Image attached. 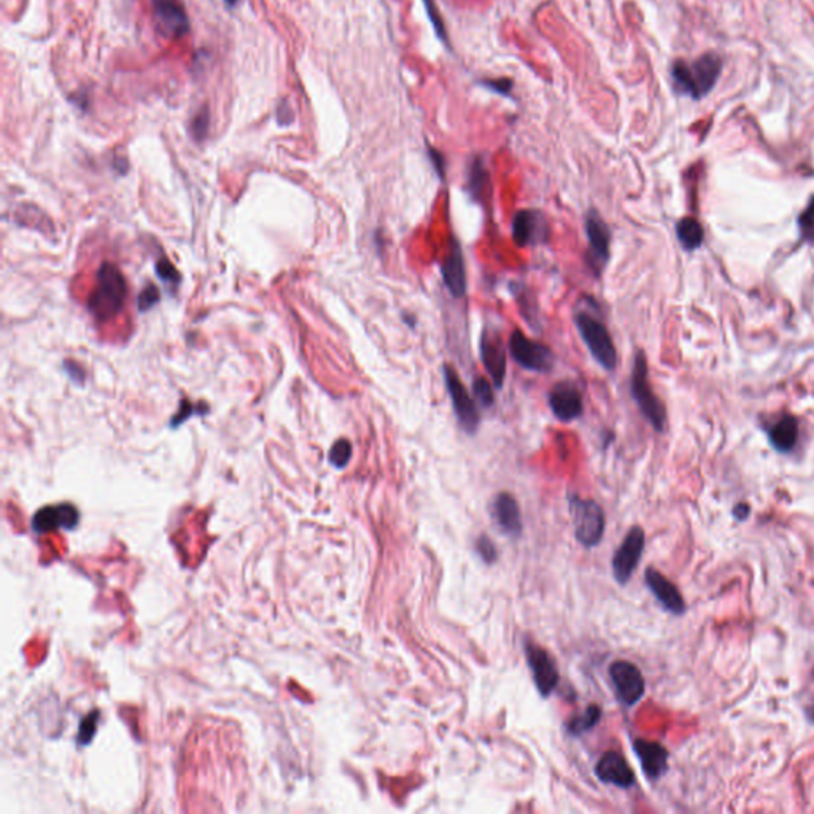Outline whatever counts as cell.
Returning <instances> with one entry per match:
<instances>
[{"label":"cell","instance_id":"6da1fadb","mask_svg":"<svg viewBox=\"0 0 814 814\" xmlns=\"http://www.w3.org/2000/svg\"><path fill=\"white\" fill-rule=\"evenodd\" d=\"M724 71L722 56L710 51L700 56L695 61L678 59L672 65V80L674 91L678 95L687 96L694 101H700L711 93L716 83L719 81Z\"/></svg>","mask_w":814,"mask_h":814},{"label":"cell","instance_id":"4fadbf2b","mask_svg":"<svg viewBox=\"0 0 814 814\" xmlns=\"http://www.w3.org/2000/svg\"><path fill=\"white\" fill-rule=\"evenodd\" d=\"M549 237V223L544 213L534 209L517 211L512 219V239L517 247L524 249L528 245L546 242Z\"/></svg>","mask_w":814,"mask_h":814},{"label":"cell","instance_id":"7c38bea8","mask_svg":"<svg viewBox=\"0 0 814 814\" xmlns=\"http://www.w3.org/2000/svg\"><path fill=\"white\" fill-rule=\"evenodd\" d=\"M153 18L165 37L180 39L189 32V18L181 0H151Z\"/></svg>","mask_w":814,"mask_h":814},{"label":"cell","instance_id":"e0dca14e","mask_svg":"<svg viewBox=\"0 0 814 814\" xmlns=\"http://www.w3.org/2000/svg\"><path fill=\"white\" fill-rule=\"evenodd\" d=\"M644 580L650 592L657 598L658 603L662 604L668 612H672L674 616H682L686 612V602L682 598L681 592L676 588L672 580H666L662 572L654 568H648Z\"/></svg>","mask_w":814,"mask_h":814},{"label":"cell","instance_id":"ffe728a7","mask_svg":"<svg viewBox=\"0 0 814 814\" xmlns=\"http://www.w3.org/2000/svg\"><path fill=\"white\" fill-rule=\"evenodd\" d=\"M634 749L641 762L642 772L650 781H657L668 770V751L662 744L648 740H634Z\"/></svg>","mask_w":814,"mask_h":814},{"label":"cell","instance_id":"8fae6325","mask_svg":"<svg viewBox=\"0 0 814 814\" xmlns=\"http://www.w3.org/2000/svg\"><path fill=\"white\" fill-rule=\"evenodd\" d=\"M525 656H526V664L532 670L533 680L541 695L549 697L556 690L560 681V674L557 670L554 658L549 656L548 650L530 641L525 642Z\"/></svg>","mask_w":814,"mask_h":814},{"label":"cell","instance_id":"f546056e","mask_svg":"<svg viewBox=\"0 0 814 814\" xmlns=\"http://www.w3.org/2000/svg\"><path fill=\"white\" fill-rule=\"evenodd\" d=\"M209 110L207 107H203L196 113V117L193 118V123H191V133L195 135L196 141H203L207 134V129H209Z\"/></svg>","mask_w":814,"mask_h":814},{"label":"cell","instance_id":"603a6c76","mask_svg":"<svg viewBox=\"0 0 814 814\" xmlns=\"http://www.w3.org/2000/svg\"><path fill=\"white\" fill-rule=\"evenodd\" d=\"M466 193L476 203L482 204L490 199V195H492L490 173H488V169H487L484 161L480 157H476L474 163L471 165L468 183H466Z\"/></svg>","mask_w":814,"mask_h":814},{"label":"cell","instance_id":"3957f363","mask_svg":"<svg viewBox=\"0 0 814 814\" xmlns=\"http://www.w3.org/2000/svg\"><path fill=\"white\" fill-rule=\"evenodd\" d=\"M632 396L634 403L640 407L641 414L646 420L654 426L656 431L665 430L666 409L664 403L658 400L657 395L652 392L648 377V361L646 355L638 350L634 355V371H632Z\"/></svg>","mask_w":814,"mask_h":814},{"label":"cell","instance_id":"d6986e66","mask_svg":"<svg viewBox=\"0 0 814 814\" xmlns=\"http://www.w3.org/2000/svg\"><path fill=\"white\" fill-rule=\"evenodd\" d=\"M442 280L446 283L447 290L455 298H463L466 293V274H465V258H463L462 247L458 241H450V249L446 259L441 265Z\"/></svg>","mask_w":814,"mask_h":814},{"label":"cell","instance_id":"30bf717a","mask_svg":"<svg viewBox=\"0 0 814 814\" xmlns=\"http://www.w3.org/2000/svg\"><path fill=\"white\" fill-rule=\"evenodd\" d=\"M610 676L618 700L624 705L634 706L641 700L646 684L638 666L626 660H618L610 665Z\"/></svg>","mask_w":814,"mask_h":814},{"label":"cell","instance_id":"5bb4252c","mask_svg":"<svg viewBox=\"0 0 814 814\" xmlns=\"http://www.w3.org/2000/svg\"><path fill=\"white\" fill-rule=\"evenodd\" d=\"M549 407L560 422H572L580 419L584 404L578 385L570 380H562L554 385L549 393Z\"/></svg>","mask_w":814,"mask_h":814},{"label":"cell","instance_id":"9c48e42d","mask_svg":"<svg viewBox=\"0 0 814 814\" xmlns=\"http://www.w3.org/2000/svg\"><path fill=\"white\" fill-rule=\"evenodd\" d=\"M644 542L646 536L641 526H634L626 533V540L612 557V572L618 584L624 586L634 576V570L641 560Z\"/></svg>","mask_w":814,"mask_h":814},{"label":"cell","instance_id":"4dcf8cb0","mask_svg":"<svg viewBox=\"0 0 814 814\" xmlns=\"http://www.w3.org/2000/svg\"><path fill=\"white\" fill-rule=\"evenodd\" d=\"M476 550H478L479 556L486 564H494L495 560L498 558V552L495 548L494 541L488 540L487 536L479 538L478 542H476Z\"/></svg>","mask_w":814,"mask_h":814},{"label":"cell","instance_id":"83f0119b","mask_svg":"<svg viewBox=\"0 0 814 814\" xmlns=\"http://www.w3.org/2000/svg\"><path fill=\"white\" fill-rule=\"evenodd\" d=\"M799 229L802 239L814 242V197H811L807 209L799 217Z\"/></svg>","mask_w":814,"mask_h":814},{"label":"cell","instance_id":"74e56055","mask_svg":"<svg viewBox=\"0 0 814 814\" xmlns=\"http://www.w3.org/2000/svg\"><path fill=\"white\" fill-rule=\"evenodd\" d=\"M225 2H227V7H234V5H237L239 0H225Z\"/></svg>","mask_w":814,"mask_h":814},{"label":"cell","instance_id":"1f68e13d","mask_svg":"<svg viewBox=\"0 0 814 814\" xmlns=\"http://www.w3.org/2000/svg\"><path fill=\"white\" fill-rule=\"evenodd\" d=\"M157 275H159L165 282L173 283V285L179 283V279H180V277H179V273H177V269L173 267V263H171L169 259H159L157 263Z\"/></svg>","mask_w":814,"mask_h":814},{"label":"cell","instance_id":"f1b7e54d","mask_svg":"<svg viewBox=\"0 0 814 814\" xmlns=\"http://www.w3.org/2000/svg\"><path fill=\"white\" fill-rule=\"evenodd\" d=\"M97 720H99V714H97V712L88 714L87 718L81 720V726H80L79 732V743L81 744V746L91 743L96 730H97Z\"/></svg>","mask_w":814,"mask_h":814},{"label":"cell","instance_id":"d6a6232c","mask_svg":"<svg viewBox=\"0 0 814 814\" xmlns=\"http://www.w3.org/2000/svg\"><path fill=\"white\" fill-rule=\"evenodd\" d=\"M425 7H426V13H428L431 23H433L434 29H436V34L441 37V40H446L444 23H442V19H441V16H439L438 8L434 5V2H433V0H425Z\"/></svg>","mask_w":814,"mask_h":814},{"label":"cell","instance_id":"2e32d148","mask_svg":"<svg viewBox=\"0 0 814 814\" xmlns=\"http://www.w3.org/2000/svg\"><path fill=\"white\" fill-rule=\"evenodd\" d=\"M480 360L496 388H502L506 377V350L502 337L494 333H484L480 337Z\"/></svg>","mask_w":814,"mask_h":814},{"label":"cell","instance_id":"8d00e7d4","mask_svg":"<svg viewBox=\"0 0 814 814\" xmlns=\"http://www.w3.org/2000/svg\"><path fill=\"white\" fill-rule=\"evenodd\" d=\"M749 512H751V509H749L748 504H744V503L736 504L735 509H733V516H735V518H738V520H746V518L749 517Z\"/></svg>","mask_w":814,"mask_h":814},{"label":"cell","instance_id":"52a82bcc","mask_svg":"<svg viewBox=\"0 0 814 814\" xmlns=\"http://www.w3.org/2000/svg\"><path fill=\"white\" fill-rule=\"evenodd\" d=\"M442 372H444L447 392H449V396L452 400V406H454L455 415H457L458 422L462 425L463 430L470 433V434H474L478 431L479 423H480V415H479L476 403L472 400V396L468 393V390L465 388L460 377H458L457 371L452 366L444 365Z\"/></svg>","mask_w":814,"mask_h":814},{"label":"cell","instance_id":"44dd1931","mask_svg":"<svg viewBox=\"0 0 814 814\" xmlns=\"http://www.w3.org/2000/svg\"><path fill=\"white\" fill-rule=\"evenodd\" d=\"M492 514L496 525L509 536H518L522 532V514L518 503L512 495L506 492L496 495L492 504Z\"/></svg>","mask_w":814,"mask_h":814},{"label":"cell","instance_id":"484cf974","mask_svg":"<svg viewBox=\"0 0 814 814\" xmlns=\"http://www.w3.org/2000/svg\"><path fill=\"white\" fill-rule=\"evenodd\" d=\"M350 458H352V444L347 439H339L329 450V462L339 470L345 468L350 462Z\"/></svg>","mask_w":814,"mask_h":814},{"label":"cell","instance_id":"4316f807","mask_svg":"<svg viewBox=\"0 0 814 814\" xmlns=\"http://www.w3.org/2000/svg\"><path fill=\"white\" fill-rule=\"evenodd\" d=\"M495 385L490 384L486 377H476L472 380V395L482 407L494 406L495 403Z\"/></svg>","mask_w":814,"mask_h":814},{"label":"cell","instance_id":"f35d334b","mask_svg":"<svg viewBox=\"0 0 814 814\" xmlns=\"http://www.w3.org/2000/svg\"><path fill=\"white\" fill-rule=\"evenodd\" d=\"M811 718H813V720H814V710H813V714H811Z\"/></svg>","mask_w":814,"mask_h":814},{"label":"cell","instance_id":"7402d4cb","mask_svg":"<svg viewBox=\"0 0 814 814\" xmlns=\"http://www.w3.org/2000/svg\"><path fill=\"white\" fill-rule=\"evenodd\" d=\"M768 439L778 452L787 454L794 450L799 441V422L792 415H784L768 430Z\"/></svg>","mask_w":814,"mask_h":814},{"label":"cell","instance_id":"e575fe53","mask_svg":"<svg viewBox=\"0 0 814 814\" xmlns=\"http://www.w3.org/2000/svg\"><path fill=\"white\" fill-rule=\"evenodd\" d=\"M482 85L503 96H509L511 89H512V81L508 79L488 80V81H484Z\"/></svg>","mask_w":814,"mask_h":814},{"label":"cell","instance_id":"7a4b0ae2","mask_svg":"<svg viewBox=\"0 0 814 814\" xmlns=\"http://www.w3.org/2000/svg\"><path fill=\"white\" fill-rule=\"evenodd\" d=\"M127 285L117 266L104 263L96 275L95 288L88 298V309L99 321L113 319L125 305Z\"/></svg>","mask_w":814,"mask_h":814},{"label":"cell","instance_id":"ac0fdd59","mask_svg":"<svg viewBox=\"0 0 814 814\" xmlns=\"http://www.w3.org/2000/svg\"><path fill=\"white\" fill-rule=\"evenodd\" d=\"M595 773L600 781L628 789L634 784V770L628 767L626 757L616 751L604 754L596 764Z\"/></svg>","mask_w":814,"mask_h":814},{"label":"cell","instance_id":"9a60e30c","mask_svg":"<svg viewBox=\"0 0 814 814\" xmlns=\"http://www.w3.org/2000/svg\"><path fill=\"white\" fill-rule=\"evenodd\" d=\"M79 509L65 503V504H55V506H45V508L39 509L32 517L31 525L32 530L37 534H47L59 528L72 530L79 525Z\"/></svg>","mask_w":814,"mask_h":814},{"label":"cell","instance_id":"d4e9b609","mask_svg":"<svg viewBox=\"0 0 814 814\" xmlns=\"http://www.w3.org/2000/svg\"><path fill=\"white\" fill-rule=\"evenodd\" d=\"M600 719H602V708L598 705H590L580 716H576L568 722V732L572 735H582L595 727Z\"/></svg>","mask_w":814,"mask_h":814},{"label":"cell","instance_id":"8992f818","mask_svg":"<svg viewBox=\"0 0 814 814\" xmlns=\"http://www.w3.org/2000/svg\"><path fill=\"white\" fill-rule=\"evenodd\" d=\"M509 350L522 368L533 372H549L554 368V355L548 345L528 339L518 329L511 334Z\"/></svg>","mask_w":814,"mask_h":814},{"label":"cell","instance_id":"836d02e7","mask_svg":"<svg viewBox=\"0 0 814 814\" xmlns=\"http://www.w3.org/2000/svg\"><path fill=\"white\" fill-rule=\"evenodd\" d=\"M157 299H159V291H157L155 285H147L143 291L139 296V309L141 311H149L150 307H153V304H157Z\"/></svg>","mask_w":814,"mask_h":814},{"label":"cell","instance_id":"ba28073f","mask_svg":"<svg viewBox=\"0 0 814 814\" xmlns=\"http://www.w3.org/2000/svg\"><path fill=\"white\" fill-rule=\"evenodd\" d=\"M586 234H587V263L595 275L603 273L604 266L610 259V231L598 211H588L586 217Z\"/></svg>","mask_w":814,"mask_h":814},{"label":"cell","instance_id":"5b68a950","mask_svg":"<svg viewBox=\"0 0 814 814\" xmlns=\"http://www.w3.org/2000/svg\"><path fill=\"white\" fill-rule=\"evenodd\" d=\"M570 512H572L574 533L580 544L587 548L596 546L603 538L604 533V512L602 506L594 500L572 496Z\"/></svg>","mask_w":814,"mask_h":814},{"label":"cell","instance_id":"d590c367","mask_svg":"<svg viewBox=\"0 0 814 814\" xmlns=\"http://www.w3.org/2000/svg\"><path fill=\"white\" fill-rule=\"evenodd\" d=\"M430 157L431 161H433V165L436 167V173H438L439 177L444 179V171H446V167H444V157H442V155H441L439 151L433 149H430Z\"/></svg>","mask_w":814,"mask_h":814},{"label":"cell","instance_id":"cb8c5ba5","mask_svg":"<svg viewBox=\"0 0 814 814\" xmlns=\"http://www.w3.org/2000/svg\"><path fill=\"white\" fill-rule=\"evenodd\" d=\"M676 235L684 250L694 251L703 243L705 233L697 219L686 217L680 219V223L676 225Z\"/></svg>","mask_w":814,"mask_h":814},{"label":"cell","instance_id":"277c9868","mask_svg":"<svg viewBox=\"0 0 814 814\" xmlns=\"http://www.w3.org/2000/svg\"><path fill=\"white\" fill-rule=\"evenodd\" d=\"M574 323H576V328L580 331L584 344L587 345L588 352L592 353V357L608 371L616 368L618 352L610 339V331L603 323L587 312L576 313Z\"/></svg>","mask_w":814,"mask_h":814}]
</instances>
